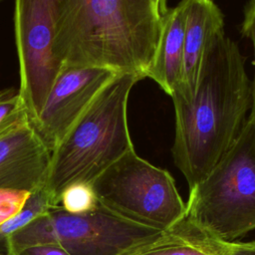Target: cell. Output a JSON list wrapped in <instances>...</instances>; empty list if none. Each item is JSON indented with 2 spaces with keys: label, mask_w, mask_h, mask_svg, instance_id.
<instances>
[{
  "label": "cell",
  "mask_w": 255,
  "mask_h": 255,
  "mask_svg": "<svg viewBox=\"0 0 255 255\" xmlns=\"http://www.w3.org/2000/svg\"><path fill=\"white\" fill-rule=\"evenodd\" d=\"M164 232L128 220L101 204L84 214L59 206L12 234L4 245L7 255L46 243L57 244L71 255H126Z\"/></svg>",
  "instance_id": "5"
},
{
  "label": "cell",
  "mask_w": 255,
  "mask_h": 255,
  "mask_svg": "<svg viewBox=\"0 0 255 255\" xmlns=\"http://www.w3.org/2000/svg\"><path fill=\"white\" fill-rule=\"evenodd\" d=\"M99 203L132 222L168 231L184 220L172 175L129 150L92 183Z\"/></svg>",
  "instance_id": "6"
},
{
  "label": "cell",
  "mask_w": 255,
  "mask_h": 255,
  "mask_svg": "<svg viewBox=\"0 0 255 255\" xmlns=\"http://www.w3.org/2000/svg\"><path fill=\"white\" fill-rule=\"evenodd\" d=\"M187 0L167 8L160 36L146 78L155 82L169 97L175 92L182 68Z\"/></svg>",
  "instance_id": "11"
},
{
  "label": "cell",
  "mask_w": 255,
  "mask_h": 255,
  "mask_svg": "<svg viewBox=\"0 0 255 255\" xmlns=\"http://www.w3.org/2000/svg\"><path fill=\"white\" fill-rule=\"evenodd\" d=\"M59 205L72 214H84L97 209L100 205L92 183L78 182L68 185L61 193Z\"/></svg>",
  "instance_id": "14"
},
{
  "label": "cell",
  "mask_w": 255,
  "mask_h": 255,
  "mask_svg": "<svg viewBox=\"0 0 255 255\" xmlns=\"http://www.w3.org/2000/svg\"><path fill=\"white\" fill-rule=\"evenodd\" d=\"M18 255H71L68 251L57 244L46 243L30 246L22 250Z\"/></svg>",
  "instance_id": "18"
},
{
  "label": "cell",
  "mask_w": 255,
  "mask_h": 255,
  "mask_svg": "<svg viewBox=\"0 0 255 255\" xmlns=\"http://www.w3.org/2000/svg\"><path fill=\"white\" fill-rule=\"evenodd\" d=\"M171 153L189 189L213 168L237 138L251 108V81L238 45L225 32L209 44L192 97L172 100Z\"/></svg>",
  "instance_id": "1"
},
{
  "label": "cell",
  "mask_w": 255,
  "mask_h": 255,
  "mask_svg": "<svg viewBox=\"0 0 255 255\" xmlns=\"http://www.w3.org/2000/svg\"><path fill=\"white\" fill-rule=\"evenodd\" d=\"M57 207H59V204L45 186L31 192L20 211L0 225V243L5 244L12 234Z\"/></svg>",
  "instance_id": "13"
},
{
  "label": "cell",
  "mask_w": 255,
  "mask_h": 255,
  "mask_svg": "<svg viewBox=\"0 0 255 255\" xmlns=\"http://www.w3.org/2000/svg\"><path fill=\"white\" fill-rule=\"evenodd\" d=\"M165 0H59L54 51L63 68H96L146 78Z\"/></svg>",
  "instance_id": "2"
},
{
  "label": "cell",
  "mask_w": 255,
  "mask_h": 255,
  "mask_svg": "<svg viewBox=\"0 0 255 255\" xmlns=\"http://www.w3.org/2000/svg\"><path fill=\"white\" fill-rule=\"evenodd\" d=\"M26 121L29 118L19 91L14 88L0 90V135Z\"/></svg>",
  "instance_id": "15"
},
{
  "label": "cell",
  "mask_w": 255,
  "mask_h": 255,
  "mask_svg": "<svg viewBox=\"0 0 255 255\" xmlns=\"http://www.w3.org/2000/svg\"><path fill=\"white\" fill-rule=\"evenodd\" d=\"M29 195L27 191L0 189V225L20 211Z\"/></svg>",
  "instance_id": "17"
},
{
  "label": "cell",
  "mask_w": 255,
  "mask_h": 255,
  "mask_svg": "<svg viewBox=\"0 0 255 255\" xmlns=\"http://www.w3.org/2000/svg\"><path fill=\"white\" fill-rule=\"evenodd\" d=\"M241 33L252 42L254 50V78L251 82V108L247 120L255 124V0L247 2L243 8Z\"/></svg>",
  "instance_id": "16"
},
{
  "label": "cell",
  "mask_w": 255,
  "mask_h": 255,
  "mask_svg": "<svg viewBox=\"0 0 255 255\" xmlns=\"http://www.w3.org/2000/svg\"><path fill=\"white\" fill-rule=\"evenodd\" d=\"M116 75L96 68L61 70L38 118L31 123L51 152Z\"/></svg>",
  "instance_id": "8"
},
{
  "label": "cell",
  "mask_w": 255,
  "mask_h": 255,
  "mask_svg": "<svg viewBox=\"0 0 255 255\" xmlns=\"http://www.w3.org/2000/svg\"><path fill=\"white\" fill-rule=\"evenodd\" d=\"M140 80L131 74L116 75L53 150L45 187L58 204L68 185L93 183L134 149L128 125V103L132 87Z\"/></svg>",
  "instance_id": "3"
},
{
  "label": "cell",
  "mask_w": 255,
  "mask_h": 255,
  "mask_svg": "<svg viewBox=\"0 0 255 255\" xmlns=\"http://www.w3.org/2000/svg\"><path fill=\"white\" fill-rule=\"evenodd\" d=\"M52 152L30 121L0 135V189L33 192L45 186Z\"/></svg>",
  "instance_id": "9"
},
{
  "label": "cell",
  "mask_w": 255,
  "mask_h": 255,
  "mask_svg": "<svg viewBox=\"0 0 255 255\" xmlns=\"http://www.w3.org/2000/svg\"><path fill=\"white\" fill-rule=\"evenodd\" d=\"M59 0H16L14 33L20 98L30 123L38 118L62 67L54 51Z\"/></svg>",
  "instance_id": "7"
},
{
  "label": "cell",
  "mask_w": 255,
  "mask_h": 255,
  "mask_svg": "<svg viewBox=\"0 0 255 255\" xmlns=\"http://www.w3.org/2000/svg\"><path fill=\"white\" fill-rule=\"evenodd\" d=\"M184 220L223 242L255 230V124L247 120L213 168L189 189Z\"/></svg>",
  "instance_id": "4"
},
{
  "label": "cell",
  "mask_w": 255,
  "mask_h": 255,
  "mask_svg": "<svg viewBox=\"0 0 255 255\" xmlns=\"http://www.w3.org/2000/svg\"><path fill=\"white\" fill-rule=\"evenodd\" d=\"M228 255H255V240L250 242H230Z\"/></svg>",
  "instance_id": "19"
},
{
  "label": "cell",
  "mask_w": 255,
  "mask_h": 255,
  "mask_svg": "<svg viewBox=\"0 0 255 255\" xmlns=\"http://www.w3.org/2000/svg\"><path fill=\"white\" fill-rule=\"evenodd\" d=\"M224 31V15L210 0H187L183 60L171 100H189L195 90L203 56L213 38Z\"/></svg>",
  "instance_id": "10"
},
{
  "label": "cell",
  "mask_w": 255,
  "mask_h": 255,
  "mask_svg": "<svg viewBox=\"0 0 255 255\" xmlns=\"http://www.w3.org/2000/svg\"><path fill=\"white\" fill-rule=\"evenodd\" d=\"M229 243L209 237L182 221L126 255H228Z\"/></svg>",
  "instance_id": "12"
},
{
  "label": "cell",
  "mask_w": 255,
  "mask_h": 255,
  "mask_svg": "<svg viewBox=\"0 0 255 255\" xmlns=\"http://www.w3.org/2000/svg\"><path fill=\"white\" fill-rule=\"evenodd\" d=\"M0 255H4V254H2V253H0Z\"/></svg>",
  "instance_id": "20"
}]
</instances>
